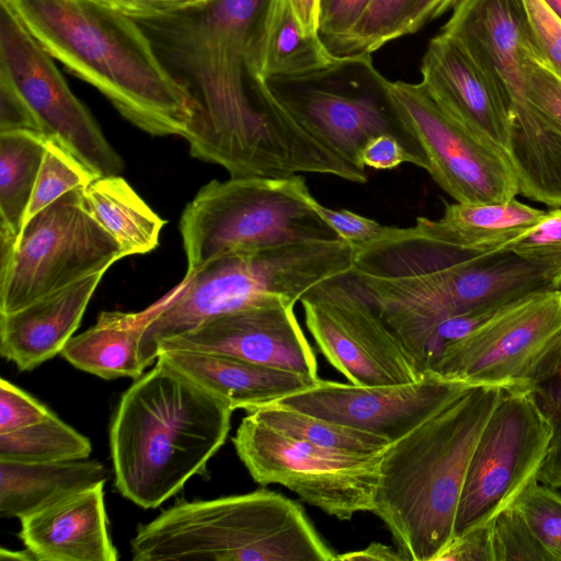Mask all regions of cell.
I'll return each instance as SVG.
<instances>
[{
    "instance_id": "53",
    "label": "cell",
    "mask_w": 561,
    "mask_h": 561,
    "mask_svg": "<svg viewBox=\"0 0 561 561\" xmlns=\"http://www.w3.org/2000/svg\"><path fill=\"white\" fill-rule=\"evenodd\" d=\"M548 9L561 21V0H542Z\"/></svg>"
},
{
    "instance_id": "37",
    "label": "cell",
    "mask_w": 561,
    "mask_h": 561,
    "mask_svg": "<svg viewBox=\"0 0 561 561\" xmlns=\"http://www.w3.org/2000/svg\"><path fill=\"white\" fill-rule=\"evenodd\" d=\"M53 412L42 402L1 378L0 380V434L36 424Z\"/></svg>"
},
{
    "instance_id": "49",
    "label": "cell",
    "mask_w": 561,
    "mask_h": 561,
    "mask_svg": "<svg viewBox=\"0 0 561 561\" xmlns=\"http://www.w3.org/2000/svg\"><path fill=\"white\" fill-rule=\"evenodd\" d=\"M546 415L552 421L561 419V373L533 390Z\"/></svg>"
},
{
    "instance_id": "17",
    "label": "cell",
    "mask_w": 561,
    "mask_h": 561,
    "mask_svg": "<svg viewBox=\"0 0 561 561\" xmlns=\"http://www.w3.org/2000/svg\"><path fill=\"white\" fill-rule=\"evenodd\" d=\"M470 388L427 370L419 380L400 385L360 386L321 379L276 403L392 443Z\"/></svg>"
},
{
    "instance_id": "13",
    "label": "cell",
    "mask_w": 561,
    "mask_h": 561,
    "mask_svg": "<svg viewBox=\"0 0 561 561\" xmlns=\"http://www.w3.org/2000/svg\"><path fill=\"white\" fill-rule=\"evenodd\" d=\"M553 432L533 390H505L470 458L455 536L489 525L539 482Z\"/></svg>"
},
{
    "instance_id": "51",
    "label": "cell",
    "mask_w": 561,
    "mask_h": 561,
    "mask_svg": "<svg viewBox=\"0 0 561 561\" xmlns=\"http://www.w3.org/2000/svg\"><path fill=\"white\" fill-rule=\"evenodd\" d=\"M341 561H403L397 549L379 542H371L368 547L357 551L345 552L336 556Z\"/></svg>"
},
{
    "instance_id": "36",
    "label": "cell",
    "mask_w": 561,
    "mask_h": 561,
    "mask_svg": "<svg viewBox=\"0 0 561 561\" xmlns=\"http://www.w3.org/2000/svg\"><path fill=\"white\" fill-rule=\"evenodd\" d=\"M524 95L561 133V79L540 59L528 64Z\"/></svg>"
},
{
    "instance_id": "14",
    "label": "cell",
    "mask_w": 561,
    "mask_h": 561,
    "mask_svg": "<svg viewBox=\"0 0 561 561\" xmlns=\"http://www.w3.org/2000/svg\"><path fill=\"white\" fill-rule=\"evenodd\" d=\"M390 91L424 151L426 171L456 202L503 203L519 194L507 152L449 114L421 81H390Z\"/></svg>"
},
{
    "instance_id": "3",
    "label": "cell",
    "mask_w": 561,
    "mask_h": 561,
    "mask_svg": "<svg viewBox=\"0 0 561 561\" xmlns=\"http://www.w3.org/2000/svg\"><path fill=\"white\" fill-rule=\"evenodd\" d=\"M39 45L153 136H181L191 104L137 22L105 0H1Z\"/></svg>"
},
{
    "instance_id": "4",
    "label": "cell",
    "mask_w": 561,
    "mask_h": 561,
    "mask_svg": "<svg viewBox=\"0 0 561 561\" xmlns=\"http://www.w3.org/2000/svg\"><path fill=\"white\" fill-rule=\"evenodd\" d=\"M504 393L472 387L382 451L371 513L403 561H435L454 538L470 458Z\"/></svg>"
},
{
    "instance_id": "48",
    "label": "cell",
    "mask_w": 561,
    "mask_h": 561,
    "mask_svg": "<svg viewBox=\"0 0 561 561\" xmlns=\"http://www.w3.org/2000/svg\"><path fill=\"white\" fill-rule=\"evenodd\" d=\"M553 436L539 472L538 481L551 488H561V419L553 422Z\"/></svg>"
},
{
    "instance_id": "44",
    "label": "cell",
    "mask_w": 561,
    "mask_h": 561,
    "mask_svg": "<svg viewBox=\"0 0 561 561\" xmlns=\"http://www.w3.org/2000/svg\"><path fill=\"white\" fill-rule=\"evenodd\" d=\"M9 130L41 133L38 123L24 99L12 83L0 75V131Z\"/></svg>"
},
{
    "instance_id": "31",
    "label": "cell",
    "mask_w": 561,
    "mask_h": 561,
    "mask_svg": "<svg viewBox=\"0 0 561 561\" xmlns=\"http://www.w3.org/2000/svg\"><path fill=\"white\" fill-rule=\"evenodd\" d=\"M92 451L88 437L55 413L16 431L0 434V459L23 462H59L87 459Z\"/></svg>"
},
{
    "instance_id": "29",
    "label": "cell",
    "mask_w": 561,
    "mask_h": 561,
    "mask_svg": "<svg viewBox=\"0 0 561 561\" xmlns=\"http://www.w3.org/2000/svg\"><path fill=\"white\" fill-rule=\"evenodd\" d=\"M334 58L320 36L304 33L289 0H272L261 57L264 80L304 73Z\"/></svg>"
},
{
    "instance_id": "43",
    "label": "cell",
    "mask_w": 561,
    "mask_h": 561,
    "mask_svg": "<svg viewBox=\"0 0 561 561\" xmlns=\"http://www.w3.org/2000/svg\"><path fill=\"white\" fill-rule=\"evenodd\" d=\"M444 560L494 561L490 524L455 536L435 559Z\"/></svg>"
},
{
    "instance_id": "11",
    "label": "cell",
    "mask_w": 561,
    "mask_h": 561,
    "mask_svg": "<svg viewBox=\"0 0 561 561\" xmlns=\"http://www.w3.org/2000/svg\"><path fill=\"white\" fill-rule=\"evenodd\" d=\"M116 239L89 213L83 190L30 218L0 265V313L16 311L124 259Z\"/></svg>"
},
{
    "instance_id": "41",
    "label": "cell",
    "mask_w": 561,
    "mask_h": 561,
    "mask_svg": "<svg viewBox=\"0 0 561 561\" xmlns=\"http://www.w3.org/2000/svg\"><path fill=\"white\" fill-rule=\"evenodd\" d=\"M309 202L312 208L342 239L351 243H360L380 237L388 226L358 215L347 209H332L322 205L310 194Z\"/></svg>"
},
{
    "instance_id": "9",
    "label": "cell",
    "mask_w": 561,
    "mask_h": 561,
    "mask_svg": "<svg viewBox=\"0 0 561 561\" xmlns=\"http://www.w3.org/2000/svg\"><path fill=\"white\" fill-rule=\"evenodd\" d=\"M265 81L312 137L354 167L366 171L360 163L364 146L376 136L388 135L405 147L419 168L427 170L424 151L371 54L335 57L323 67Z\"/></svg>"
},
{
    "instance_id": "39",
    "label": "cell",
    "mask_w": 561,
    "mask_h": 561,
    "mask_svg": "<svg viewBox=\"0 0 561 561\" xmlns=\"http://www.w3.org/2000/svg\"><path fill=\"white\" fill-rule=\"evenodd\" d=\"M543 64L561 79V21L542 0H523Z\"/></svg>"
},
{
    "instance_id": "34",
    "label": "cell",
    "mask_w": 561,
    "mask_h": 561,
    "mask_svg": "<svg viewBox=\"0 0 561 561\" xmlns=\"http://www.w3.org/2000/svg\"><path fill=\"white\" fill-rule=\"evenodd\" d=\"M513 506L553 561H561V494L554 488L536 482L518 496Z\"/></svg>"
},
{
    "instance_id": "32",
    "label": "cell",
    "mask_w": 561,
    "mask_h": 561,
    "mask_svg": "<svg viewBox=\"0 0 561 561\" xmlns=\"http://www.w3.org/2000/svg\"><path fill=\"white\" fill-rule=\"evenodd\" d=\"M420 0H370L354 27L325 47L334 57L371 54L399 38Z\"/></svg>"
},
{
    "instance_id": "21",
    "label": "cell",
    "mask_w": 561,
    "mask_h": 561,
    "mask_svg": "<svg viewBox=\"0 0 561 561\" xmlns=\"http://www.w3.org/2000/svg\"><path fill=\"white\" fill-rule=\"evenodd\" d=\"M101 483L21 520L20 538L37 561H116Z\"/></svg>"
},
{
    "instance_id": "2",
    "label": "cell",
    "mask_w": 561,
    "mask_h": 561,
    "mask_svg": "<svg viewBox=\"0 0 561 561\" xmlns=\"http://www.w3.org/2000/svg\"><path fill=\"white\" fill-rule=\"evenodd\" d=\"M353 244L350 276L421 374L427 342L442 321L504 307L553 285L548 263L507 245L486 252L465 248L439 219L417 217L410 227H387L380 237Z\"/></svg>"
},
{
    "instance_id": "27",
    "label": "cell",
    "mask_w": 561,
    "mask_h": 561,
    "mask_svg": "<svg viewBox=\"0 0 561 561\" xmlns=\"http://www.w3.org/2000/svg\"><path fill=\"white\" fill-rule=\"evenodd\" d=\"M546 211L512 198L503 203H446L439 221L459 244L479 252L503 248L543 218Z\"/></svg>"
},
{
    "instance_id": "28",
    "label": "cell",
    "mask_w": 561,
    "mask_h": 561,
    "mask_svg": "<svg viewBox=\"0 0 561 561\" xmlns=\"http://www.w3.org/2000/svg\"><path fill=\"white\" fill-rule=\"evenodd\" d=\"M47 138L32 130L0 131V228L19 238L39 173Z\"/></svg>"
},
{
    "instance_id": "24",
    "label": "cell",
    "mask_w": 561,
    "mask_h": 561,
    "mask_svg": "<svg viewBox=\"0 0 561 561\" xmlns=\"http://www.w3.org/2000/svg\"><path fill=\"white\" fill-rule=\"evenodd\" d=\"M96 460L23 462L0 459V515L22 519L71 495L105 483Z\"/></svg>"
},
{
    "instance_id": "45",
    "label": "cell",
    "mask_w": 561,
    "mask_h": 561,
    "mask_svg": "<svg viewBox=\"0 0 561 561\" xmlns=\"http://www.w3.org/2000/svg\"><path fill=\"white\" fill-rule=\"evenodd\" d=\"M360 163L364 168L375 170H391L402 163L417 167L414 157L394 137L380 135L369 139L360 152Z\"/></svg>"
},
{
    "instance_id": "50",
    "label": "cell",
    "mask_w": 561,
    "mask_h": 561,
    "mask_svg": "<svg viewBox=\"0 0 561 561\" xmlns=\"http://www.w3.org/2000/svg\"><path fill=\"white\" fill-rule=\"evenodd\" d=\"M297 21L307 36H319L320 0H289Z\"/></svg>"
},
{
    "instance_id": "1",
    "label": "cell",
    "mask_w": 561,
    "mask_h": 561,
    "mask_svg": "<svg viewBox=\"0 0 561 561\" xmlns=\"http://www.w3.org/2000/svg\"><path fill=\"white\" fill-rule=\"evenodd\" d=\"M272 0H193L134 19L182 87L191 119L181 135L194 158L230 178L337 175L343 161L279 103L261 76Z\"/></svg>"
},
{
    "instance_id": "12",
    "label": "cell",
    "mask_w": 561,
    "mask_h": 561,
    "mask_svg": "<svg viewBox=\"0 0 561 561\" xmlns=\"http://www.w3.org/2000/svg\"><path fill=\"white\" fill-rule=\"evenodd\" d=\"M252 479L280 484L328 515L348 520L373 512L382 451L343 453L298 439L248 413L232 438Z\"/></svg>"
},
{
    "instance_id": "8",
    "label": "cell",
    "mask_w": 561,
    "mask_h": 561,
    "mask_svg": "<svg viewBox=\"0 0 561 561\" xmlns=\"http://www.w3.org/2000/svg\"><path fill=\"white\" fill-rule=\"evenodd\" d=\"M310 194L300 174L210 181L180 219L187 272L228 252L341 239L312 208Z\"/></svg>"
},
{
    "instance_id": "33",
    "label": "cell",
    "mask_w": 561,
    "mask_h": 561,
    "mask_svg": "<svg viewBox=\"0 0 561 561\" xmlns=\"http://www.w3.org/2000/svg\"><path fill=\"white\" fill-rule=\"evenodd\" d=\"M95 178L71 152L47 138L25 222L68 192L85 188Z\"/></svg>"
},
{
    "instance_id": "18",
    "label": "cell",
    "mask_w": 561,
    "mask_h": 561,
    "mask_svg": "<svg viewBox=\"0 0 561 561\" xmlns=\"http://www.w3.org/2000/svg\"><path fill=\"white\" fill-rule=\"evenodd\" d=\"M295 305L288 298L276 297L215 317L161 342L158 356L165 350L224 354L318 380L317 357L296 317Z\"/></svg>"
},
{
    "instance_id": "47",
    "label": "cell",
    "mask_w": 561,
    "mask_h": 561,
    "mask_svg": "<svg viewBox=\"0 0 561 561\" xmlns=\"http://www.w3.org/2000/svg\"><path fill=\"white\" fill-rule=\"evenodd\" d=\"M133 19L147 18L174 10L193 0H105Z\"/></svg>"
},
{
    "instance_id": "5",
    "label": "cell",
    "mask_w": 561,
    "mask_h": 561,
    "mask_svg": "<svg viewBox=\"0 0 561 561\" xmlns=\"http://www.w3.org/2000/svg\"><path fill=\"white\" fill-rule=\"evenodd\" d=\"M232 409L157 358L113 414L110 453L116 490L142 508L176 494L225 444Z\"/></svg>"
},
{
    "instance_id": "52",
    "label": "cell",
    "mask_w": 561,
    "mask_h": 561,
    "mask_svg": "<svg viewBox=\"0 0 561 561\" xmlns=\"http://www.w3.org/2000/svg\"><path fill=\"white\" fill-rule=\"evenodd\" d=\"M1 558L14 559V560H35L32 553L26 549L25 551H11L2 548L0 550Z\"/></svg>"
},
{
    "instance_id": "6",
    "label": "cell",
    "mask_w": 561,
    "mask_h": 561,
    "mask_svg": "<svg viewBox=\"0 0 561 561\" xmlns=\"http://www.w3.org/2000/svg\"><path fill=\"white\" fill-rule=\"evenodd\" d=\"M135 561H334L299 503L268 490L179 502L140 525Z\"/></svg>"
},
{
    "instance_id": "22",
    "label": "cell",
    "mask_w": 561,
    "mask_h": 561,
    "mask_svg": "<svg viewBox=\"0 0 561 561\" xmlns=\"http://www.w3.org/2000/svg\"><path fill=\"white\" fill-rule=\"evenodd\" d=\"M104 274H92L16 311L0 313L1 356L26 371L60 354Z\"/></svg>"
},
{
    "instance_id": "38",
    "label": "cell",
    "mask_w": 561,
    "mask_h": 561,
    "mask_svg": "<svg viewBox=\"0 0 561 561\" xmlns=\"http://www.w3.org/2000/svg\"><path fill=\"white\" fill-rule=\"evenodd\" d=\"M507 247L528 259L561 261V207L546 211L539 224Z\"/></svg>"
},
{
    "instance_id": "30",
    "label": "cell",
    "mask_w": 561,
    "mask_h": 561,
    "mask_svg": "<svg viewBox=\"0 0 561 561\" xmlns=\"http://www.w3.org/2000/svg\"><path fill=\"white\" fill-rule=\"evenodd\" d=\"M255 419L291 437L314 445L352 454L381 453L390 444L387 439L318 417L276 402L248 411Z\"/></svg>"
},
{
    "instance_id": "26",
    "label": "cell",
    "mask_w": 561,
    "mask_h": 561,
    "mask_svg": "<svg viewBox=\"0 0 561 561\" xmlns=\"http://www.w3.org/2000/svg\"><path fill=\"white\" fill-rule=\"evenodd\" d=\"M89 213L119 243L124 256L146 254L159 245L165 221L121 175L98 176L83 188Z\"/></svg>"
},
{
    "instance_id": "46",
    "label": "cell",
    "mask_w": 561,
    "mask_h": 561,
    "mask_svg": "<svg viewBox=\"0 0 561 561\" xmlns=\"http://www.w3.org/2000/svg\"><path fill=\"white\" fill-rule=\"evenodd\" d=\"M458 0H420L402 27L399 37L413 34L436 20L457 3Z\"/></svg>"
},
{
    "instance_id": "7",
    "label": "cell",
    "mask_w": 561,
    "mask_h": 561,
    "mask_svg": "<svg viewBox=\"0 0 561 561\" xmlns=\"http://www.w3.org/2000/svg\"><path fill=\"white\" fill-rule=\"evenodd\" d=\"M354 244L339 239L214 257L167 293V301L147 324L139 343L145 368L158 358L161 342L215 317L285 297L295 302L317 285L350 272Z\"/></svg>"
},
{
    "instance_id": "35",
    "label": "cell",
    "mask_w": 561,
    "mask_h": 561,
    "mask_svg": "<svg viewBox=\"0 0 561 561\" xmlns=\"http://www.w3.org/2000/svg\"><path fill=\"white\" fill-rule=\"evenodd\" d=\"M490 526L494 561H553L514 506L501 512Z\"/></svg>"
},
{
    "instance_id": "10",
    "label": "cell",
    "mask_w": 561,
    "mask_h": 561,
    "mask_svg": "<svg viewBox=\"0 0 561 561\" xmlns=\"http://www.w3.org/2000/svg\"><path fill=\"white\" fill-rule=\"evenodd\" d=\"M427 370L505 390H534L553 379L561 373V288L502 308L445 346Z\"/></svg>"
},
{
    "instance_id": "42",
    "label": "cell",
    "mask_w": 561,
    "mask_h": 561,
    "mask_svg": "<svg viewBox=\"0 0 561 561\" xmlns=\"http://www.w3.org/2000/svg\"><path fill=\"white\" fill-rule=\"evenodd\" d=\"M370 0H320L319 36L328 44L345 36L358 22Z\"/></svg>"
},
{
    "instance_id": "15",
    "label": "cell",
    "mask_w": 561,
    "mask_h": 561,
    "mask_svg": "<svg viewBox=\"0 0 561 561\" xmlns=\"http://www.w3.org/2000/svg\"><path fill=\"white\" fill-rule=\"evenodd\" d=\"M0 75L34 114L41 133L98 176L119 175L124 161L87 106L72 93L53 57L0 0Z\"/></svg>"
},
{
    "instance_id": "19",
    "label": "cell",
    "mask_w": 561,
    "mask_h": 561,
    "mask_svg": "<svg viewBox=\"0 0 561 561\" xmlns=\"http://www.w3.org/2000/svg\"><path fill=\"white\" fill-rule=\"evenodd\" d=\"M439 33L504 87L512 102L525 98L528 64L542 57L523 0H458Z\"/></svg>"
},
{
    "instance_id": "20",
    "label": "cell",
    "mask_w": 561,
    "mask_h": 561,
    "mask_svg": "<svg viewBox=\"0 0 561 561\" xmlns=\"http://www.w3.org/2000/svg\"><path fill=\"white\" fill-rule=\"evenodd\" d=\"M420 70L440 106L506 151L512 98L504 87L442 33L428 42Z\"/></svg>"
},
{
    "instance_id": "25",
    "label": "cell",
    "mask_w": 561,
    "mask_h": 561,
    "mask_svg": "<svg viewBox=\"0 0 561 561\" xmlns=\"http://www.w3.org/2000/svg\"><path fill=\"white\" fill-rule=\"evenodd\" d=\"M167 295L138 312L103 311L94 325L72 336L60 355L76 368L103 379L139 378L145 370L139 343Z\"/></svg>"
},
{
    "instance_id": "23",
    "label": "cell",
    "mask_w": 561,
    "mask_h": 561,
    "mask_svg": "<svg viewBox=\"0 0 561 561\" xmlns=\"http://www.w3.org/2000/svg\"><path fill=\"white\" fill-rule=\"evenodd\" d=\"M158 357L232 410L244 409L247 412L274 403L321 380L216 353L165 350Z\"/></svg>"
},
{
    "instance_id": "40",
    "label": "cell",
    "mask_w": 561,
    "mask_h": 561,
    "mask_svg": "<svg viewBox=\"0 0 561 561\" xmlns=\"http://www.w3.org/2000/svg\"><path fill=\"white\" fill-rule=\"evenodd\" d=\"M504 307L476 308L442 321L427 342L424 371L430 368L445 346L466 336Z\"/></svg>"
},
{
    "instance_id": "16",
    "label": "cell",
    "mask_w": 561,
    "mask_h": 561,
    "mask_svg": "<svg viewBox=\"0 0 561 561\" xmlns=\"http://www.w3.org/2000/svg\"><path fill=\"white\" fill-rule=\"evenodd\" d=\"M305 322L325 359L354 385H400L421 374L350 273L300 299Z\"/></svg>"
}]
</instances>
